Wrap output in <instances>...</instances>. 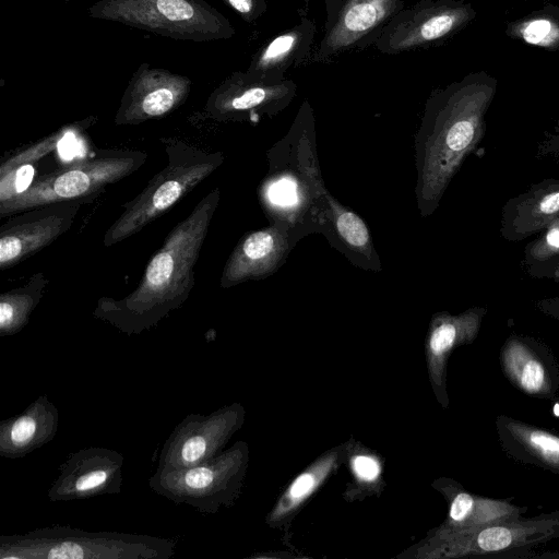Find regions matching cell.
<instances>
[{
  "label": "cell",
  "mask_w": 559,
  "mask_h": 559,
  "mask_svg": "<svg viewBox=\"0 0 559 559\" xmlns=\"http://www.w3.org/2000/svg\"><path fill=\"white\" fill-rule=\"evenodd\" d=\"M219 200L218 188L203 197L167 235L136 288L121 299L99 298L93 316L131 336L153 329L179 309L194 287V267Z\"/></svg>",
  "instance_id": "6da1fadb"
},
{
  "label": "cell",
  "mask_w": 559,
  "mask_h": 559,
  "mask_svg": "<svg viewBox=\"0 0 559 559\" xmlns=\"http://www.w3.org/2000/svg\"><path fill=\"white\" fill-rule=\"evenodd\" d=\"M459 93L431 99L415 140V194L423 216L433 212L464 154L474 142L477 121Z\"/></svg>",
  "instance_id": "7a4b0ae2"
},
{
  "label": "cell",
  "mask_w": 559,
  "mask_h": 559,
  "mask_svg": "<svg viewBox=\"0 0 559 559\" xmlns=\"http://www.w3.org/2000/svg\"><path fill=\"white\" fill-rule=\"evenodd\" d=\"M175 554L174 539L70 525L0 536V559H169Z\"/></svg>",
  "instance_id": "3957f363"
},
{
  "label": "cell",
  "mask_w": 559,
  "mask_h": 559,
  "mask_svg": "<svg viewBox=\"0 0 559 559\" xmlns=\"http://www.w3.org/2000/svg\"><path fill=\"white\" fill-rule=\"evenodd\" d=\"M165 150L166 166L134 199L122 205L123 211L103 237L104 246H114L141 231L224 162L221 152H205L180 141L167 140Z\"/></svg>",
  "instance_id": "277c9868"
},
{
  "label": "cell",
  "mask_w": 559,
  "mask_h": 559,
  "mask_svg": "<svg viewBox=\"0 0 559 559\" xmlns=\"http://www.w3.org/2000/svg\"><path fill=\"white\" fill-rule=\"evenodd\" d=\"M146 159L147 153L142 151H100L36 177L25 190L0 201V216L58 202H88L108 186L133 174Z\"/></svg>",
  "instance_id": "5b68a950"
},
{
  "label": "cell",
  "mask_w": 559,
  "mask_h": 559,
  "mask_svg": "<svg viewBox=\"0 0 559 559\" xmlns=\"http://www.w3.org/2000/svg\"><path fill=\"white\" fill-rule=\"evenodd\" d=\"M88 13L175 39L207 41L235 33L230 23L203 0H99Z\"/></svg>",
  "instance_id": "8992f818"
},
{
  "label": "cell",
  "mask_w": 559,
  "mask_h": 559,
  "mask_svg": "<svg viewBox=\"0 0 559 559\" xmlns=\"http://www.w3.org/2000/svg\"><path fill=\"white\" fill-rule=\"evenodd\" d=\"M247 461V445L239 441L215 457L191 467L156 468L148 478V487L175 503L187 504L203 514H214L237 499Z\"/></svg>",
  "instance_id": "52a82bcc"
},
{
  "label": "cell",
  "mask_w": 559,
  "mask_h": 559,
  "mask_svg": "<svg viewBox=\"0 0 559 559\" xmlns=\"http://www.w3.org/2000/svg\"><path fill=\"white\" fill-rule=\"evenodd\" d=\"M243 414L242 406L233 403L209 415H187L164 442L157 468L181 469L215 457L240 428Z\"/></svg>",
  "instance_id": "ba28073f"
},
{
  "label": "cell",
  "mask_w": 559,
  "mask_h": 559,
  "mask_svg": "<svg viewBox=\"0 0 559 559\" xmlns=\"http://www.w3.org/2000/svg\"><path fill=\"white\" fill-rule=\"evenodd\" d=\"M84 203L58 202L12 215L0 227V269H10L57 240L72 226Z\"/></svg>",
  "instance_id": "9c48e42d"
},
{
  "label": "cell",
  "mask_w": 559,
  "mask_h": 559,
  "mask_svg": "<svg viewBox=\"0 0 559 559\" xmlns=\"http://www.w3.org/2000/svg\"><path fill=\"white\" fill-rule=\"evenodd\" d=\"M123 465L124 456L112 449L92 445L72 452L59 466L48 499L61 502L119 493Z\"/></svg>",
  "instance_id": "30bf717a"
},
{
  "label": "cell",
  "mask_w": 559,
  "mask_h": 559,
  "mask_svg": "<svg viewBox=\"0 0 559 559\" xmlns=\"http://www.w3.org/2000/svg\"><path fill=\"white\" fill-rule=\"evenodd\" d=\"M296 85L290 80L269 82L235 73L209 97L205 110L218 121H243L273 116L295 97Z\"/></svg>",
  "instance_id": "8fae6325"
},
{
  "label": "cell",
  "mask_w": 559,
  "mask_h": 559,
  "mask_svg": "<svg viewBox=\"0 0 559 559\" xmlns=\"http://www.w3.org/2000/svg\"><path fill=\"white\" fill-rule=\"evenodd\" d=\"M465 19L466 11L461 7L421 1L392 16L374 44L384 53L421 48L451 34Z\"/></svg>",
  "instance_id": "7c38bea8"
},
{
  "label": "cell",
  "mask_w": 559,
  "mask_h": 559,
  "mask_svg": "<svg viewBox=\"0 0 559 559\" xmlns=\"http://www.w3.org/2000/svg\"><path fill=\"white\" fill-rule=\"evenodd\" d=\"M191 84L187 76L168 70L139 68L122 95L115 124L134 126L165 117L185 103Z\"/></svg>",
  "instance_id": "4fadbf2b"
},
{
  "label": "cell",
  "mask_w": 559,
  "mask_h": 559,
  "mask_svg": "<svg viewBox=\"0 0 559 559\" xmlns=\"http://www.w3.org/2000/svg\"><path fill=\"white\" fill-rule=\"evenodd\" d=\"M402 5V0H347L326 32L316 59L325 61L344 50L374 41Z\"/></svg>",
  "instance_id": "5bb4252c"
},
{
  "label": "cell",
  "mask_w": 559,
  "mask_h": 559,
  "mask_svg": "<svg viewBox=\"0 0 559 559\" xmlns=\"http://www.w3.org/2000/svg\"><path fill=\"white\" fill-rule=\"evenodd\" d=\"M288 252L286 234L277 226L243 236L225 263L221 286L229 288L274 273Z\"/></svg>",
  "instance_id": "9a60e30c"
},
{
  "label": "cell",
  "mask_w": 559,
  "mask_h": 559,
  "mask_svg": "<svg viewBox=\"0 0 559 559\" xmlns=\"http://www.w3.org/2000/svg\"><path fill=\"white\" fill-rule=\"evenodd\" d=\"M59 409L40 394L20 414L0 423V455L20 459L50 442L59 428Z\"/></svg>",
  "instance_id": "2e32d148"
},
{
  "label": "cell",
  "mask_w": 559,
  "mask_h": 559,
  "mask_svg": "<svg viewBox=\"0 0 559 559\" xmlns=\"http://www.w3.org/2000/svg\"><path fill=\"white\" fill-rule=\"evenodd\" d=\"M314 32L313 22L304 19L258 51L246 73L251 78L269 82L285 80L286 71L300 62L310 51Z\"/></svg>",
  "instance_id": "e0dca14e"
},
{
  "label": "cell",
  "mask_w": 559,
  "mask_h": 559,
  "mask_svg": "<svg viewBox=\"0 0 559 559\" xmlns=\"http://www.w3.org/2000/svg\"><path fill=\"white\" fill-rule=\"evenodd\" d=\"M48 280L43 272L33 274L23 286L0 295V335L11 336L23 330L41 300Z\"/></svg>",
  "instance_id": "ac0fdd59"
},
{
  "label": "cell",
  "mask_w": 559,
  "mask_h": 559,
  "mask_svg": "<svg viewBox=\"0 0 559 559\" xmlns=\"http://www.w3.org/2000/svg\"><path fill=\"white\" fill-rule=\"evenodd\" d=\"M326 203L325 214L336 235L352 250L368 260L376 257L372 238L366 223L353 211L343 206L326 190L323 193Z\"/></svg>",
  "instance_id": "d6986e66"
},
{
  "label": "cell",
  "mask_w": 559,
  "mask_h": 559,
  "mask_svg": "<svg viewBox=\"0 0 559 559\" xmlns=\"http://www.w3.org/2000/svg\"><path fill=\"white\" fill-rule=\"evenodd\" d=\"M473 321L469 316L450 317L439 314L430 325L427 349L430 368L439 376L444 359L455 344L472 333Z\"/></svg>",
  "instance_id": "ffe728a7"
},
{
  "label": "cell",
  "mask_w": 559,
  "mask_h": 559,
  "mask_svg": "<svg viewBox=\"0 0 559 559\" xmlns=\"http://www.w3.org/2000/svg\"><path fill=\"white\" fill-rule=\"evenodd\" d=\"M334 462V457H326L311 469L299 475L289 486L281 500L275 514L283 515L299 506L325 478Z\"/></svg>",
  "instance_id": "44dd1931"
},
{
  "label": "cell",
  "mask_w": 559,
  "mask_h": 559,
  "mask_svg": "<svg viewBox=\"0 0 559 559\" xmlns=\"http://www.w3.org/2000/svg\"><path fill=\"white\" fill-rule=\"evenodd\" d=\"M508 370L514 380L527 392H539L545 384V370L540 362L523 348L513 347L507 354Z\"/></svg>",
  "instance_id": "7402d4cb"
},
{
  "label": "cell",
  "mask_w": 559,
  "mask_h": 559,
  "mask_svg": "<svg viewBox=\"0 0 559 559\" xmlns=\"http://www.w3.org/2000/svg\"><path fill=\"white\" fill-rule=\"evenodd\" d=\"M527 444L544 460L559 463V438L544 431L530 430L524 435Z\"/></svg>",
  "instance_id": "603a6c76"
},
{
  "label": "cell",
  "mask_w": 559,
  "mask_h": 559,
  "mask_svg": "<svg viewBox=\"0 0 559 559\" xmlns=\"http://www.w3.org/2000/svg\"><path fill=\"white\" fill-rule=\"evenodd\" d=\"M522 36L530 44L547 45L556 39L557 29L550 21L537 19L525 24Z\"/></svg>",
  "instance_id": "cb8c5ba5"
},
{
  "label": "cell",
  "mask_w": 559,
  "mask_h": 559,
  "mask_svg": "<svg viewBox=\"0 0 559 559\" xmlns=\"http://www.w3.org/2000/svg\"><path fill=\"white\" fill-rule=\"evenodd\" d=\"M513 535L510 530L492 526L481 531L477 537V545L485 551H496L511 545Z\"/></svg>",
  "instance_id": "d4e9b609"
},
{
  "label": "cell",
  "mask_w": 559,
  "mask_h": 559,
  "mask_svg": "<svg viewBox=\"0 0 559 559\" xmlns=\"http://www.w3.org/2000/svg\"><path fill=\"white\" fill-rule=\"evenodd\" d=\"M230 8L237 11L241 17L252 22L260 17L266 10L264 0H223Z\"/></svg>",
  "instance_id": "484cf974"
},
{
  "label": "cell",
  "mask_w": 559,
  "mask_h": 559,
  "mask_svg": "<svg viewBox=\"0 0 559 559\" xmlns=\"http://www.w3.org/2000/svg\"><path fill=\"white\" fill-rule=\"evenodd\" d=\"M353 467L357 476L364 480H373L379 476L378 462L368 455H357L353 461Z\"/></svg>",
  "instance_id": "4316f807"
},
{
  "label": "cell",
  "mask_w": 559,
  "mask_h": 559,
  "mask_svg": "<svg viewBox=\"0 0 559 559\" xmlns=\"http://www.w3.org/2000/svg\"><path fill=\"white\" fill-rule=\"evenodd\" d=\"M473 508V497L465 492L459 493L452 501L450 508V519L453 522H462L471 514Z\"/></svg>",
  "instance_id": "83f0119b"
},
{
  "label": "cell",
  "mask_w": 559,
  "mask_h": 559,
  "mask_svg": "<svg viewBox=\"0 0 559 559\" xmlns=\"http://www.w3.org/2000/svg\"><path fill=\"white\" fill-rule=\"evenodd\" d=\"M539 209L543 213L551 214L559 210V191L546 195L540 204Z\"/></svg>",
  "instance_id": "f1b7e54d"
},
{
  "label": "cell",
  "mask_w": 559,
  "mask_h": 559,
  "mask_svg": "<svg viewBox=\"0 0 559 559\" xmlns=\"http://www.w3.org/2000/svg\"><path fill=\"white\" fill-rule=\"evenodd\" d=\"M547 243L552 248H559V227L552 228L546 237Z\"/></svg>",
  "instance_id": "f546056e"
},
{
  "label": "cell",
  "mask_w": 559,
  "mask_h": 559,
  "mask_svg": "<svg viewBox=\"0 0 559 559\" xmlns=\"http://www.w3.org/2000/svg\"><path fill=\"white\" fill-rule=\"evenodd\" d=\"M304 1H305L306 3H308V2H309V0H304Z\"/></svg>",
  "instance_id": "4dcf8cb0"
}]
</instances>
